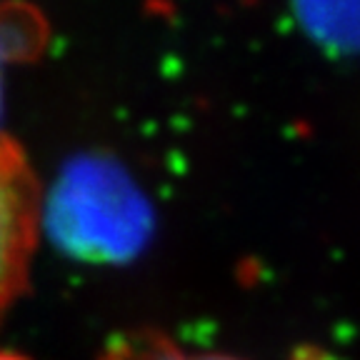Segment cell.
<instances>
[{
  "label": "cell",
  "mask_w": 360,
  "mask_h": 360,
  "mask_svg": "<svg viewBox=\"0 0 360 360\" xmlns=\"http://www.w3.org/2000/svg\"><path fill=\"white\" fill-rule=\"evenodd\" d=\"M298 22L323 48L360 56V0H292Z\"/></svg>",
  "instance_id": "3"
},
{
  "label": "cell",
  "mask_w": 360,
  "mask_h": 360,
  "mask_svg": "<svg viewBox=\"0 0 360 360\" xmlns=\"http://www.w3.org/2000/svg\"><path fill=\"white\" fill-rule=\"evenodd\" d=\"M98 360H240L223 353H186L173 338L155 328H138L110 338Z\"/></svg>",
  "instance_id": "5"
},
{
  "label": "cell",
  "mask_w": 360,
  "mask_h": 360,
  "mask_svg": "<svg viewBox=\"0 0 360 360\" xmlns=\"http://www.w3.org/2000/svg\"><path fill=\"white\" fill-rule=\"evenodd\" d=\"M0 115H3V80H0Z\"/></svg>",
  "instance_id": "7"
},
{
  "label": "cell",
  "mask_w": 360,
  "mask_h": 360,
  "mask_svg": "<svg viewBox=\"0 0 360 360\" xmlns=\"http://www.w3.org/2000/svg\"><path fill=\"white\" fill-rule=\"evenodd\" d=\"M38 225V178L22 148L0 133V321L30 283Z\"/></svg>",
  "instance_id": "2"
},
{
  "label": "cell",
  "mask_w": 360,
  "mask_h": 360,
  "mask_svg": "<svg viewBox=\"0 0 360 360\" xmlns=\"http://www.w3.org/2000/svg\"><path fill=\"white\" fill-rule=\"evenodd\" d=\"M43 228L65 258L123 265L153 240L155 213L123 163L108 153H80L63 165L48 191Z\"/></svg>",
  "instance_id": "1"
},
{
  "label": "cell",
  "mask_w": 360,
  "mask_h": 360,
  "mask_svg": "<svg viewBox=\"0 0 360 360\" xmlns=\"http://www.w3.org/2000/svg\"><path fill=\"white\" fill-rule=\"evenodd\" d=\"M48 25L38 8L22 0L0 6V60H33L40 56Z\"/></svg>",
  "instance_id": "4"
},
{
  "label": "cell",
  "mask_w": 360,
  "mask_h": 360,
  "mask_svg": "<svg viewBox=\"0 0 360 360\" xmlns=\"http://www.w3.org/2000/svg\"><path fill=\"white\" fill-rule=\"evenodd\" d=\"M0 360H30L20 353H13V350H0Z\"/></svg>",
  "instance_id": "6"
}]
</instances>
